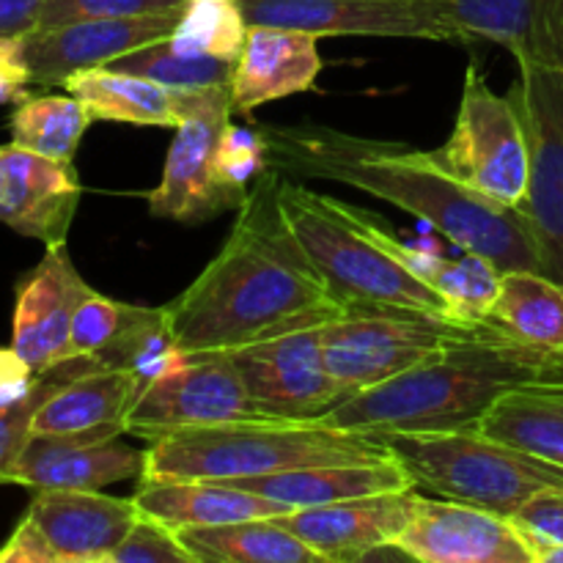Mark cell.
I'll return each instance as SVG.
<instances>
[{
  "label": "cell",
  "instance_id": "1",
  "mask_svg": "<svg viewBox=\"0 0 563 563\" xmlns=\"http://www.w3.org/2000/svg\"><path fill=\"white\" fill-rule=\"evenodd\" d=\"M280 176L269 165L253 181L218 256L165 306L179 350H240L346 311L280 214Z\"/></svg>",
  "mask_w": 563,
  "mask_h": 563
},
{
  "label": "cell",
  "instance_id": "2",
  "mask_svg": "<svg viewBox=\"0 0 563 563\" xmlns=\"http://www.w3.org/2000/svg\"><path fill=\"white\" fill-rule=\"evenodd\" d=\"M267 157L284 176L324 179L377 196L449 236L460 251L506 269H539L542 253L520 207H504L467 190L427 152L374 141L324 124L262 126Z\"/></svg>",
  "mask_w": 563,
  "mask_h": 563
},
{
  "label": "cell",
  "instance_id": "3",
  "mask_svg": "<svg viewBox=\"0 0 563 563\" xmlns=\"http://www.w3.org/2000/svg\"><path fill=\"white\" fill-rule=\"evenodd\" d=\"M537 379H563V355L511 335L495 319L410 372L346 396L319 421L363 434L476 429L500 394Z\"/></svg>",
  "mask_w": 563,
  "mask_h": 563
},
{
  "label": "cell",
  "instance_id": "4",
  "mask_svg": "<svg viewBox=\"0 0 563 563\" xmlns=\"http://www.w3.org/2000/svg\"><path fill=\"white\" fill-rule=\"evenodd\" d=\"M374 434L330 427L319 418H253L163 434L146 449L143 478L157 482H234L311 465L388 460Z\"/></svg>",
  "mask_w": 563,
  "mask_h": 563
},
{
  "label": "cell",
  "instance_id": "5",
  "mask_svg": "<svg viewBox=\"0 0 563 563\" xmlns=\"http://www.w3.org/2000/svg\"><path fill=\"white\" fill-rule=\"evenodd\" d=\"M278 207L344 308H396L451 319L443 297L390 251V231L361 209L306 190L286 176H280Z\"/></svg>",
  "mask_w": 563,
  "mask_h": 563
},
{
  "label": "cell",
  "instance_id": "6",
  "mask_svg": "<svg viewBox=\"0 0 563 563\" xmlns=\"http://www.w3.org/2000/svg\"><path fill=\"white\" fill-rule=\"evenodd\" d=\"M416 487L511 517L544 489L563 487V467L498 443L478 429L379 434Z\"/></svg>",
  "mask_w": 563,
  "mask_h": 563
},
{
  "label": "cell",
  "instance_id": "7",
  "mask_svg": "<svg viewBox=\"0 0 563 563\" xmlns=\"http://www.w3.org/2000/svg\"><path fill=\"white\" fill-rule=\"evenodd\" d=\"M427 157L489 201L504 207H522L526 201L531 174L526 121L515 97L495 93L476 66L465 75L454 132Z\"/></svg>",
  "mask_w": 563,
  "mask_h": 563
},
{
  "label": "cell",
  "instance_id": "8",
  "mask_svg": "<svg viewBox=\"0 0 563 563\" xmlns=\"http://www.w3.org/2000/svg\"><path fill=\"white\" fill-rule=\"evenodd\" d=\"M473 330L438 313L346 308L341 317L319 324V346L328 372L352 396L421 366Z\"/></svg>",
  "mask_w": 563,
  "mask_h": 563
},
{
  "label": "cell",
  "instance_id": "9",
  "mask_svg": "<svg viewBox=\"0 0 563 563\" xmlns=\"http://www.w3.org/2000/svg\"><path fill=\"white\" fill-rule=\"evenodd\" d=\"M181 121L170 141L163 179L148 192L152 218L207 223L240 209L251 187H236L220 170V143L229 126L231 82L179 91Z\"/></svg>",
  "mask_w": 563,
  "mask_h": 563
},
{
  "label": "cell",
  "instance_id": "10",
  "mask_svg": "<svg viewBox=\"0 0 563 563\" xmlns=\"http://www.w3.org/2000/svg\"><path fill=\"white\" fill-rule=\"evenodd\" d=\"M269 418L253 405L229 350L185 352L159 377L148 379L130 407L124 432L157 440L163 434L214 423Z\"/></svg>",
  "mask_w": 563,
  "mask_h": 563
},
{
  "label": "cell",
  "instance_id": "11",
  "mask_svg": "<svg viewBox=\"0 0 563 563\" xmlns=\"http://www.w3.org/2000/svg\"><path fill=\"white\" fill-rule=\"evenodd\" d=\"M526 121L531 174L522 214L542 253V273L563 280V69L520 64L511 86Z\"/></svg>",
  "mask_w": 563,
  "mask_h": 563
},
{
  "label": "cell",
  "instance_id": "12",
  "mask_svg": "<svg viewBox=\"0 0 563 563\" xmlns=\"http://www.w3.org/2000/svg\"><path fill=\"white\" fill-rule=\"evenodd\" d=\"M247 25L297 27L322 36L462 42L440 0H240Z\"/></svg>",
  "mask_w": 563,
  "mask_h": 563
},
{
  "label": "cell",
  "instance_id": "13",
  "mask_svg": "<svg viewBox=\"0 0 563 563\" xmlns=\"http://www.w3.org/2000/svg\"><path fill=\"white\" fill-rule=\"evenodd\" d=\"M229 352L264 416L306 421L322 418L346 399L324 366L319 324Z\"/></svg>",
  "mask_w": 563,
  "mask_h": 563
},
{
  "label": "cell",
  "instance_id": "14",
  "mask_svg": "<svg viewBox=\"0 0 563 563\" xmlns=\"http://www.w3.org/2000/svg\"><path fill=\"white\" fill-rule=\"evenodd\" d=\"M396 542L423 563H533L509 517L449 498H418Z\"/></svg>",
  "mask_w": 563,
  "mask_h": 563
},
{
  "label": "cell",
  "instance_id": "15",
  "mask_svg": "<svg viewBox=\"0 0 563 563\" xmlns=\"http://www.w3.org/2000/svg\"><path fill=\"white\" fill-rule=\"evenodd\" d=\"M91 286L71 264L66 242L47 245L42 262L16 280L11 346L31 363L33 372H47L71 361V319Z\"/></svg>",
  "mask_w": 563,
  "mask_h": 563
},
{
  "label": "cell",
  "instance_id": "16",
  "mask_svg": "<svg viewBox=\"0 0 563 563\" xmlns=\"http://www.w3.org/2000/svg\"><path fill=\"white\" fill-rule=\"evenodd\" d=\"M146 451H137L113 432L42 434L33 432L11 471V484L31 489H104L141 482Z\"/></svg>",
  "mask_w": 563,
  "mask_h": 563
},
{
  "label": "cell",
  "instance_id": "17",
  "mask_svg": "<svg viewBox=\"0 0 563 563\" xmlns=\"http://www.w3.org/2000/svg\"><path fill=\"white\" fill-rule=\"evenodd\" d=\"M179 14L181 11H165L119 20H82L27 33L25 55L33 86H64L75 71L108 66L143 44L168 38Z\"/></svg>",
  "mask_w": 563,
  "mask_h": 563
},
{
  "label": "cell",
  "instance_id": "18",
  "mask_svg": "<svg viewBox=\"0 0 563 563\" xmlns=\"http://www.w3.org/2000/svg\"><path fill=\"white\" fill-rule=\"evenodd\" d=\"M137 517L135 500L102 489H36L22 520L36 528L55 563H108Z\"/></svg>",
  "mask_w": 563,
  "mask_h": 563
},
{
  "label": "cell",
  "instance_id": "19",
  "mask_svg": "<svg viewBox=\"0 0 563 563\" xmlns=\"http://www.w3.org/2000/svg\"><path fill=\"white\" fill-rule=\"evenodd\" d=\"M82 187L71 163L0 146V223L47 245L66 242Z\"/></svg>",
  "mask_w": 563,
  "mask_h": 563
},
{
  "label": "cell",
  "instance_id": "20",
  "mask_svg": "<svg viewBox=\"0 0 563 563\" xmlns=\"http://www.w3.org/2000/svg\"><path fill=\"white\" fill-rule=\"evenodd\" d=\"M418 487L308 506L275 520L317 550L324 561L355 563L385 542H396L418 504Z\"/></svg>",
  "mask_w": 563,
  "mask_h": 563
},
{
  "label": "cell",
  "instance_id": "21",
  "mask_svg": "<svg viewBox=\"0 0 563 563\" xmlns=\"http://www.w3.org/2000/svg\"><path fill=\"white\" fill-rule=\"evenodd\" d=\"M319 36L297 27L251 25L231 77L234 113L251 115L269 102L306 93L322 71Z\"/></svg>",
  "mask_w": 563,
  "mask_h": 563
},
{
  "label": "cell",
  "instance_id": "22",
  "mask_svg": "<svg viewBox=\"0 0 563 563\" xmlns=\"http://www.w3.org/2000/svg\"><path fill=\"white\" fill-rule=\"evenodd\" d=\"M462 42L484 38L520 64L563 69V0H440Z\"/></svg>",
  "mask_w": 563,
  "mask_h": 563
},
{
  "label": "cell",
  "instance_id": "23",
  "mask_svg": "<svg viewBox=\"0 0 563 563\" xmlns=\"http://www.w3.org/2000/svg\"><path fill=\"white\" fill-rule=\"evenodd\" d=\"M143 383L130 368L88 366L60 383L33 416V432L80 434L113 432L124 434V421L135 405Z\"/></svg>",
  "mask_w": 563,
  "mask_h": 563
},
{
  "label": "cell",
  "instance_id": "24",
  "mask_svg": "<svg viewBox=\"0 0 563 563\" xmlns=\"http://www.w3.org/2000/svg\"><path fill=\"white\" fill-rule=\"evenodd\" d=\"M234 487L251 489L264 498L280 500L291 509H308V506H328L339 500L363 498V495L399 493L412 489L410 473L396 462L394 456L377 462H339V465H311L295 467V471L269 473V476L234 478Z\"/></svg>",
  "mask_w": 563,
  "mask_h": 563
},
{
  "label": "cell",
  "instance_id": "25",
  "mask_svg": "<svg viewBox=\"0 0 563 563\" xmlns=\"http://www.w3.org/2000/svg\"><path fill=\"white\" fill-rule=\"evenodd\" d=\"M135 506L141 515L154 517L170 531L185 528L223 526V522L253 520V517H280L295 511L280 500L264 498L251 489L225 482H157L143 478L137 484Z\"/></svg>",
  "mask_w": 563,
  "mask_h": 563
},
{
  "label": "cell",
  "instance_id": "26",
  "mask_svg": "<svg viewBox=\"0 0 563 563\" xmlns=\"http://www.w3.org/2000/svg\"><path fill=\"white\" fill-rule=\"evenodd\" d=\"M478 432L563 467V379H537L500 394Z\"/></svg>",
  "mask_w": 563,
  "mask_h": 563
},
{
  "label": "cell",
  "instance_id": "27",
  "mask_svg": "<svg viewBox=\"0 0 563 563\" xmlns=\"http://www.w3.org/2000/svg\"><path fill=\"white\" fill-rule=\"evenodd\" d=\"M69 93H75L93 121H121L135 126H170L176 130L181 121L179 91L148 77L130 75V71L97 66V69L75 71L64 82Z\"/></svg>",
  "mask_w": 563,
  "mask_h": 563
},
{
  "label": "cell",
  "instance_id": "28",
  "mask_svg": "<svg viewBox=\"0 0 563 563\" xmlns=\"http://www.w3.org/2000/svg\"><path fill=\"white\" fill-rule=\"evenodd\" d=\"M396 256L407 264L416 275H421L434 291L445 300L451 319L467 328L493 319L495 297L500 289V267L487 256L473 251H462L460 258L440 256V253L423 251V247L407 245L401 240H390Z\"/></svg>",
  "mask_w": 563,
  "mask_h": 563
},
{
  "label": "cell",
  "instance_id": "29",
  "mask_svg": "<svg viewBox=\"0 0 563 563\" xmlns=\"http://www.w3.org/2000/svg\"><path fill=\"white\" fill-rule=\"evenodd\" d=\"M179 539L198 563H324L317 550L275 517L185 528Z\"/></svg>",
  "mask_w": 563,
  "mask_h": 563
},
{
  "label": "cell",
  "instance_id": "30",
  "mask_svg": "<svg viewBox=\"0 0 563 563\" xmlns=\"http://www.w3.org/2000/svg\"><path fill=\"white\" fill-rule=\"evenodd\" d=\"M493 319L526 344L563 355V280L539 269H506Z\"/></svg>",
  "mask_w": 563,
  "mask_h": 563
},
{
  "label": "cell",
  "instance_id": "31",
  "mask_svg": "<svg viewBox=\"0 0 563 563\" xmlns=\"http://www.w3.org/2000/svg\"><path fill=\"white\" fill-rule=\"evenodd\" d=\"M93 115L75 93H27L11 113V143L42 157L71 163Z\"/></svg>",
  "mask_w": 563,
  "mask_h": 563
},
{
  "label": "cell",
  "instance_id": "32",
  "mask_svg": "<svg viewBox=\"0 0 563 563\" xmlns=\"http://www.w3.org/2000/svg\"><path fill=\"white\" fill-rule=\"evenodd\" d=\"M159 313L163 308L130 306V302H119L91 289L82 297L71 319V355L93 357L104 366L115 350H121Z\"/></svg>",
  "mask_w": 563,
  "mask_h": 563
},
{
  "label": "cell",
  "instance_id": "33",
  "mask_svg": "<svg viewBox=\"0 0 563 563\" xmlns=\"http://www.w3.org/2000/svg\"><path fill=\"white\" fill-rule=\"evenodd\" d=\"M247 27L240 0H187L168 38L187 55L236 60L245 47Z\"/></svg>",
  "mask_w": 563,
  "mask_h": 563
},
{
  "label": "cell",
  "instance_id": "34",
  "mask_svg": "<svg viewBox=\"0 0 563 563\" xmlns=\"http://www.w3.org/2000/svg\"><path fill=\"white\" fill-rule=\"evenodd\" d=\"M110 69L130 71V75L148 77V80L168 86L174 91H187V88H207V86H225L234 77L236 60L207 58V55H187L170 44V38L143 44L132 53L121 55Z\"/></svg>",
  "mask_w": 563,
  "mask_h": 563
},
{
  "label": "cell",
  "instance_id": "35",
  "mask_svg": "<svg viewBox=\"0 0 563 563\" xmlns=\"http://www.w3.org/2000/svg\"><path fill=\"white\" fill-rule=\"evenodd\" d=\"M88 366H97V361L93 357H71V361L47 368V372H38L36 385H33V390L25 399L16 401V405L0 407V484H11V471H14V462L20 456L22 445L33 434V416L42 407V401L60 383L86 372Z\"/></svg>",
  "mask_w": 563,
  "mask_h": 563
},
{
  "label": "cell",
  "instance_id": "36",
  "mask_svg": "<svg viewBox=\"0 0 563 563\" xmlns=\"http://www.w3.org/2000/svg\"><path fill=\"white\" fill-rule=\"evenodd\" d=\"M187 0H47L36 31L69 25L82 20H119V16H146L181 11Z\"/></svg>",
  "mask_w": 563,
  "mask_h": 563
},
{
  "label": "cell",
  "instance_id": "37",
  "mask_svg": "<svg viewBox=\"0 0 563 563\" xmlns=\"http://www.w3.org/2000/svg\"><path fill=\"white\" fill-rule=\"evenodd\" d=\"M108 563H198L196 555L185 548L179 533L157 522L154 517L141 515L124 542L115 548Z\"/></svg>",
  "mask_w": 563,
  "mask_h": 563
},
{
  "label": "cell",
  "instance_id": "38",
  "mask_svg": "<svg viewBox=\"0 0 563 563\" xmlns=\"http://www.w3.org/2000/svg\"><path fill=\"white\" fill-rule=\"evenodd\" d=\"M269 168L267 141L262 126H225L223 143H220V170L225 179L236 187H247L251 179H258Z\"/></svg>",
  "mask_w": 563,
  "mask_h": 563
},
{
  "label": "cell",
  "instance_id": "39",
  "mask_svg": "<svg viewBox=\"0 0 563 563\" xmlns=\"http://www.w3.org/2000/svg\"><path fill=\"white\" fill-rule=\"evenodd\" d=\"M509 520L522 533V539H526L533 553V563H537L539 550L561 548L563 544V487L533 495Z\"/></svg>",
  "mask_w": 563,
  "mask_h": 563
},
{
  "label": "cell",
  "instance_id": "40",
  "mask_svg": "<svg viewBox=\"0 0 563 563\" xmlns=\"http://www.w3.org/2000/svg\"><path fill=\"white\" fill-rule=\"evenodd\" d=\"M33 86L25 55V36L0 38V104L20 102Z\"/></svg>",
  "mask_w": 563,
  "mask_h": 563
},
{
  "label": "cell",
  "instance_id": "41",
  "mask_svg": "<svg viewBox=\"0 0 563 563\" xmlns=\"http://www.w3.org/2000/svg\"><path fill=\"white\" fill-rule=\"evenodd\" d=\"M38 374L31 363L14 350V346H0V407L16 405L25 399L36 385Z\"/></svg>",
  "mask_w": 563,
  "mask_h": 563
},
{
  "label": "cell",
  "instance_id": "42",
  "mask_svg": "<svg viewBox=\"0 0 563 563\" xmlns=\"http://www.w3.org/2000/svg\"><path fill=\"white\" fill-rule=\"evenodd\" d=\"M0 563H55L53 553L44 544V539L38 537L36 528L27 520H20V526L14 528L9 539L0 548Z\"/></svg>",
  "mask_w": 563,
  "mask_h": 563
},
{
  "label": "cell",
  "instance_id": "43",
  "mask_svg": "<svg viewBox=\"0 0 563 563\" xmlns=\"http://www.w3.org/2000/svg\"><path fill=\"white\" fill-rule=\"evenodd\" d=\"M47 0H0V38L27 36L38 27Z\"/></svg>",
  "mask_w": 563,
  "mask_h": 563
},
{
  "label": "cell",
  "instance_id": "44",
  "mask_svg": "<svg viewBox=\"0 0 563 563\" xmlns=\"http://www.w3.org/2000/svg\"><path fill=\"white\" fill-rule=\"evenodd\" d=\"M537 563H563V544H561V548L539 550Z\"/></svg>",
  "mask_w": 563,
  "mask_h": 563
}]
</instances>
